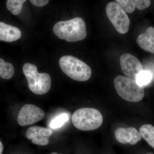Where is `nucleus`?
<instances>
[{
	"instance_id": "1",
	"label": "nucleus",
	"mask_w": 154,
	"mask_h": 154,
	"mask_svg": "<svg viewBox=\"0 0 154 154\" xmlns=\"http://www.w3.org/2000/svg\"><path fill=\"white\" fill-rule=\"evenodd\" d=\"M53 31L60 39L69 42L81 41L87 35L85 22L80 17L57 22L54 26Z\"/></svg>"
},
{
	"instance_id": "2",
	"label": "nucleus",
	"mask_w": 154,
	"mask_h": 154,
	"mask_svg": "<svg viewBox=\"0 0 154 154\" xmlns=\"http://www.w3.org/2000/svg\"><path fill=\"white\" fill-rule=\"evenodd\" d=\"M59 64L62 71L75 81H88L92 75V70L90 66L85 63L72 56L62 57Z\"/></svg>"
},
{
	"instance_id": "3",
	"label": "nucleus",
	"mask_w": 154,
	"mask_h": 154,
	"mask_svg": "<svg viewBox=\"0 0 154 154\" xmlns=\"http://www.w3.org/2000/svg\"><path fill=\"white\" fill-rule=\"evenodd\" d=\"M72 121L74 126L80 130L90 131L98 129L103 123L102 113L94 108H80L72 115Z\"/></svg>"
},
{
	"instance_id": "4",
	"label": "nucleus",
	"mask_w": 154,
	"mask_h": 154,
	"mask_svg": "<svg viewBox=\"0 0 154 154\" xmlns=\"http://www.w3.org/2000/svg\"><path fill=\"white\" fill-rule=\"evenodd\" d=\"M23 72L28 81L29 89L34 94L43 95L49 91L51 87V79L48 74L38 73L36 66L25 63Z\"/></svg>"
},
{
	"instance_id": "5",
	"label": "nucleus",
	"mask_w": 154,
	"mask_h": 154,
	"mask_svg": "<svg viewBox=\"0 0 154 154\" xmlns=\"http://www.w3.org/2000/svg\"><path fill=\"white\" fill-rule=\"evenodd\" d=\"M113 84L118 95L128 102H140L144 96L143 87L139 85L135 80L129 77L117 76Z\"/></svg>"
},
{
	"instance_id": "6",
	"label": "nucleus",
	"mask_w": 154,
	"mask_h": 154,
	"mask_svg": "<svg viewBox=\"0 0 154 154\" xmlns=\"http://www.w3.org/2000/svg\"><path fill=\"white\" fill-rule=\"evenodd\" d=\"M106 14L116 30L125 34L129 29L130 21L126 12L116 2H110L106 6Z\"/></svg>"
},
{
	"instance_id": "7",
	"label": "nucleus",
	"mask_w": 154,
	"mask_h": 154,
	"mask_svg": "<svg viewBox=\"0 0 154 154\" xmlns=\"http://www.w3.org/2000/svg\"><path fill=\"white\" fill-rule=\"evenodd\" d=\"M44 116V111L40 107L32 104H26L19 111L17 121L21 126H27L41 121Z\"/></svg>"
},
{
	"instance_id": "8",
	"label": "nucleus",
	"mask_w": 154,
	"mask_h": 154,
	"mask_svg": "<svg viewBox=\"0 0 154 154\" xmlns=\"http://www.w3.org/2000/svg\"><path fill=\"white\" fill-rule=\"evenodd\" d=\"M120 64L125 75L136 80L137 77L143 70V67L140 60L130 54L125 53L121 56Z\"/></svg>"
},
{
	"instance_id": "9",
	"label": "nucleus",
	"mask_w": 154,
	"mask_h": 154,
	"mask_svg": "<svg viewBox=\"0 0 154 154\" xmlns=\"http://www.w3.org/2000/svg\"><path fill=\"white\" fill-rule=\"evenodd\" d=\"M52 134L51 129L38 126L30 127L26 132V137L32 140V143L40 146L47 145L49 137Z\"/></svg>"
},
{
	"instance_id": "10",
	"label": "nucleus",
	"mask_w": 154,
	"mask_h": 154,
	"mask_svg": "<svg viewBox=\"0 0 154 154\" xmlns=\"http://www.w3.org/2000/svg\"><path fill=\"white\" fill-rule=\"evenodd\" d=\"M114 134L116 140L125 144L134 145L141 139L140 133L134 127L119 128L116 129Z\"/></svg>"
},
{
	"instance_id": "11",
	"label": "nucleus",
	"mask_w": 154,
	"mask_h": 154,
	"mask_svg": "<svg viewBox=\"0 0 154 154\" xmlns=\"http://www.w3.org/2000/svg\"><path fill=\"white\" fill-rule=\"evenodd\" d=\"M22 36L21 30L17 27L0 22V41L12 42Z\"/></svg>"
},
{
	"instance_id": "12",
	"label": "nucleus",
	"mask_w": 154,
	"mask_h": 154,
	"mask_svg": "<svg viewBox=\"0 0 154 154\" xmlns=\"http://www.w3.org/2000/svg\"><path fill=\"white\" fill-rule=\"evenodd\" d=\"M139 46L144 50L154 53V28L149 27L145 32L140 34L137 39Z\"/></svg>"
},
{
	"instance_id": "13",
	"label": "nucleus",
	"mask_w": 154,
	"mask_h": 154,
	"mask_svg": "<svg viewBox=\"0 0 154 154\" xmlns=\"http://www.w3.org/2000/svg\"><path fill=\"white\" fill-rule=\"evenodd\" d=\"M140 133L148 143L154 149V126L151 124L144 125L140 128Z\"/></svg>"
},
{
	"instance_id": "14",
	"label": "nucleus",
	"mask_w": 154,
	"mask_h": 154,
	"mask_svg": "<svg viewBox=\"0 0 154 154\" xmlns=\"http://www.w3.org/2000/svg\"><path fill=\"white\" fill-rule=\"evenodd\" d=\"M14 66L0 58V77L4 79H10L14 76Z\"/></svg>"
},
{
	"instance_id": "15",
	"label": "nucleus",
	"mask_w": 154,
	"mask_h": 154,
	"mask_svg": "<svg viewBox=\"0 0 154 154\" xmlns=\"http://www.w3.org/2000/svg\"><path fill=\"white\" fill-rule=\"evenodd\" d=\"M25 0H8L6 2L7 8L13 15L17 16L20 14Z\"/></svg>"
},
{
	"instance_id": "16",
	"label": "nucleus",
	"mask_w": 154,
	"mask_h": 154,
	"mask_svg": "<svg viewBox=\"0 0 154 154\" xmlns=\"http://www.w3.org/2000/svg\"><path fill=\"white\" fill-rule=\"evenodd\" d=\"M69 120V116L67 113H61L56 116L50 123V127L53 129H56L60 128L63 126L65 123Z\"/></svg>"
},
{
	"instance_id": "17",
	"label": "nucleus",
	"mask_w": 154,
	"mask_h": 154,
	"mask_svg": "<svg viewBox=\"0 0 154 154\" xmlns=\"http://www.w3.org/2000/svg\"><path fill=\"white\" fill-rule=\"evenodd\" d=\"M152 74L151 72L148 70H143L137 77L136 81L139 85L143 87L147 85L151 82Z\"/></svg>"
},
{
	"instance_id": "18",
	"label": "nucleus",
	"mask_w": 154,
	"mask_h": 154,
	"mask_svg": "<svg viewBox=\"0 0 154 154\" xmlns=\"http://www.w3.org/2000/svg\"><path fill=\"white\" fill-rule=\"evenodd\" d=\"M115 2L121 6L126 13L131 14L135 10V5L132 0H116Z\"/></svg>"
},
{
	"instance_id": "19",
	"label": "nucleus",
	"mask_w": 154,
	"mask_h": 154,
	"mask_svg": "<svg viewBox=\"0 0 154 154\" xmlns=\"http://www.w3.org/2000/svg\"><path fill=\"white\" fill-rule=\"evenodd\" d=\"M134 2L136 8L140 11L148 8L151 5V1L149 0H134Z\"/></svg>"
},
{
	"instance_id": "20",
	"label": "nucleus",
	"mask_w": 154,
	"mask_h": 154,
	"mask_svg": "<svg viewBox=\"0 0 154 154\" xmlns=\"http://www.w3.org/2000/svg\"><path fill=\"white\" fill-rule=\"evenodd\" d=\"M30 2L34 6L42 7L48 4L49 1L48 0H30Z\"/></svg>"
},
{
	"instance_id": "21",
	"label": "nucleus",
	"mask_w": 154,
	"mask_h": 154,
	"mask_svg": "<svg viewBox=\"0 0 154 154\" xmlns=\"http://www.w3.org/2000/svg\"><path fill=\"white\" fill-rule=\"evenodd\" d=\"M3 149H4V146L2 143L0 141V154H2Z\"/></svg>"
},
{
	"instance_id": "22",
	"label": "nucleus",
	"mask_w": 154,
	"mask_h": 154,
	"mask_svg": "<svg viewBox=\"0 0 154 154\" xmlns=\"http://www.w3.org/2000/svg\"><path fill=\"white\" fill-rule=\"evenodd\" d=\"M50 154H58L56 152H53L52 153Z\"/></svg>"
},
{
	"instance_id": "23",
	"label": "nucleus",
	"mask_w": 154,
	"mask_h": 154,
	"mask_svg": "<svg viewBox=\"0 0 154 154\" xmlns=\"http://www.w3.org/2000/svg\"><path fill=\"white\" fill-rule=\"evenodd\" d=\"M146 154H153V153H147Z\"/></svg>"
}]
</instances>
